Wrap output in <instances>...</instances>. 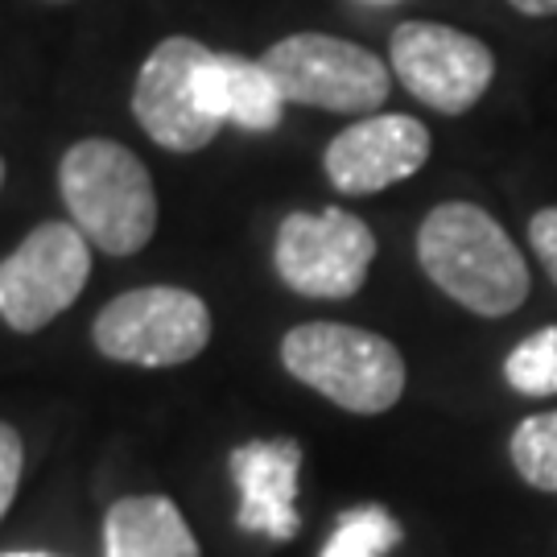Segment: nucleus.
I'll use <instances>...</instances> for the list:
<instances>
[{"label":"nucleus","mask_w":557,"mask_h":557,"mask_svg":"<svg viewBox=\"0 0 557 557\" xmlns=\"http://www.w3.org/2000/svg\"><path fill=\"white\" fill-rule=\"evenodd\" d=\"M133 116L170 153L207 149L227 120L220 54L182 34L158 41L133 87Z\"/></svg>","instance_id":"20e7f679"},{"label":"nucleus","mask_w":557,"mask_h":557,"mask_svg":"<svg viewBox=\"0 0 557 557\" xmlns=\"http://www.w3.org/2000/svg\"><path fill=\"white\" fill-rule=\"evenodd\" d=\"M4 557H50V554H4Z\"/></svg>","instance_id":"aec40b11"},{"label":"nucleus","mask_w":557,"mask_h":557,"mask_svg":"<svg viewBox=\"0 0 557 557\" xmlns=\"http://www.w3.org/2000/svg\"><path fill=\"white\" fill-rule=\"evenodd\" d=\"M281 363L331 405L376 418L405 397V356L393 338L347 322H301L281 338Z\"/></svg>","instance_id":"7ed1b4c3"},{"label":"nucleus","mask_w":557,"mask_h":557,"mask_svg":"<svg viewBox=\"0 0 557 557\" xmlns=\"http://www.w3.org/2000/svg\"><path fill=\"white\" fill-rule=\"evenodd\" d=\"M504 380L520 397H557V326H541L520 338L504 359Z\"/></svg>","instance_id":"dca6fc26"},{"label":"nucleus","mask_w":557,"mask_h":557,"mask_svg":"<svg viewBox=\"0 0 557 557\" xmlns=\"http://www.w3.org/2000/svg\"><path fill=\"white\" fill-rule=\"evenodd\" d=\"M376 4H384V0H376Z\"/></svg>","instance_id":"4be33fe9"},{"label":"nucleus","mask_w":557,"mask_h":557,"mask_svg":"<svg viewBox=\"0 0 557 557\" xmlns=\"http://www.w3.org/2000/svg\"><path fill=\"white\" fill-rule=\"evenodd\" d=\"M0 182H4V161H0Z\"/></svg>","instance_id":"412c9836"},{"label":"nucleus","mask_w":557,"mask_h":557,"mask_svg":"<svg viewBox=\"0 0 557 557\" xmlns=\"http://www.w3.org/2000/svg\"><path fill=\"white\" fill-rule=\"evenodd\" d=\"M59 190L71 223L108 257H133L158 232L153 178L120 140H75L59 165Z\"/></svg>","instance_id":"f03ea898"},{"label":"nucleus","mask_w":557,"mask_h":557,"mask_svg":"<svg viewBox=\"0 0 557 557\" xmlns=\"http://www.w3.org/2000/svg\"><path fill=\"white\" fill-rule=\"evenodd\" d=\"M223 87H227V120L244 133H273L285 112V96L273 83V75L252 59L220 54Z\"/></svg>","instance_id":"ddd939ff"},{"label":"nucleus","mask_w":557,"mask_h":557,"mask_svg":"<svg viewBox=\"0 0 557 557\" xmlns=\"http://www.w3.org/2000/svg\"><path fill=\"white\" fill-rule=\"evenodd\" d=\"M430 128L405 112H372L343 128L326 145V182L338 195H380L397 182H409L430 161Z\"/></svg>","instance_id":"9d476101"},{"label":"nucleus","mask_w":557,"mask_h":557,"mask_svg":"<svg viewBox=\"0 0 557 557\" xmlns=\"http://www.w3.org/2000/svg\"><path fill=\"white\" fill-rule=\"evenodd\" d=\"M103 557H199V541L170 496H124L103 520Z\"/></svg>","instance_id":"f8f14e48"},{"label":"nucleus","mask_w":557,"mask_h":557,"mask_svg":"<svg viewBox=\"0 0 557 557\" xmlns=\"http://www.w3.org/2000/svg\"><path fill=\"white\" fill-rule=\"evenodd\" d=\"M91 277V239L75 223H41L0 260V319L21 335L66 314Z\"/></svg>","instance_id":"1a4fd4ad"},{"label":"nucleus","mask_w":557,"mask_h":557,"mask_svg":"<svg viewBox=\"0 0 557 557\" xmlns=\"http://www.w3.org/2000/svg\"><path fill=\"white\" fill-rule=\"evenodd\" d=\"M400 545V524L380 504H359L338 517L319 557H388Z\"/></svg>","instance_id":"2eb2a0df"},{"label":"nucleus","mask_w":557,"mask_h":557,"mask_svg":"<svg viewBox=\"0 0 557 557\" xmlns=\"http://www.w3.org/2000/svg\"><path fill=\"white\" fill-rule=\"evenodd\" d=\"M232 479L239 487L236 524L244 533H264L273 541H294L298 520V471L301 446L294 438L244 442L227 455Z\"/></svg>","instance_id":"9b49d317"},{"label":"nucleus","mask_w":557,"mask_h":557,"mask_svg":"<svg viewBox=\"0 0 557 557\" xmlns=\"http://www.w3.org/2000/svg\"><path fill=\"white\" fill-rule=\"evenodd\" d=\"M21 467H25V446H21V434L13 425L0 421V520L9 512V504L17 496L21 483Z\"/></svg>","instance_id":"f3484780"},{"label":"nucleus","mask_w":557,"mask_h":557,"mask_svg":"<svg viewBox=\"0 0 557 557\" xmlns=\"http://www.w3.org/2000/svg\"><path fill=\"white\" fill-rule=\"evenodd\" d=\"M508 455H512L517 475L529 487L557 496V409L529 413L520 421L512 438H508Z\"/></svg>","instance_id":"4468645a"},{"label":"nucleus","mask_w":557,"mask_h":557,"mask_svg":"<svg viewBox=\"0 0 557 557\" xmlns=\"http://www.w3.org/2000/svg\"><path fill=\"white\" fill-rule=\"evenodd\" d=\"M418 264L446 298L479 319H508L533 285L520 244L479 202H438L421 220Z\"/></svg>","instance_id":"f257e3e1"},{"label":"nucleus","mask_w":557,"mask_h":557,"mask_svg":"<svg viewBox=\"0 0 557 557\" xmlns=\"http://www.w3.org/2000/svg\"><path fill=\"white\" fill-rule=\"evenodd\" d=\"M529 244L537 252L541 269L557 285V207H541L537 215L529 220Z\"/></svg>","instance_id":"a211bd4d"},{"label":"nucleus","mask_w":557,"mask_h":557,"mask_svg":"<svg viewBox=\"0 0 557 557\" xmlns=\"http://www.w3.org/2000/svg\"><path fill=\"white\" fill-rule=\"evenodd\" d=\"M260 66L273 75L285 103L322 112H368L388 100L393 75L368 46L331 34H289L264 50Z\"/></svg>","instance_id":"423d86ee"},{"label":"nucleus","mask_w":557,"mask_h":557,"mask_svg":"<svg viewBox=\"0 0 557 557\" xmlns=\"http://www.w3.org/2000/svg\"><path fill=\"white\" fill-rule=\"evenodd\" d=\"M372 260H376L372 227L343 207L294 211L277 227V248H273L277 277L301 298H356Z\"/></svg>","instance_id":"6e6552de"},{"label":"nucleus","mask_w":557,"mask_h":557,"mask_svg":"<svg viewBox=\"0 0 557 557\" xmlns=\"http://www.w3.org/2000/svg\"><path fill=\"white\" fill-rule=\"evenodd\" d=\"M388 62L400 87L442 116L471 112L496 79L492 46L442 21H400L388 38Z\"/></svg>","instance_id":"0eeeda50"},{"label":"nucleus","mask_w":557,"mask_h":557,"mask_svg":"<svg viewBox=\"0 0 557 557\" xmlns=\"http://www.w3.org/2000/svg\"><path fill=\"white\" fill-rule=\"evenodd\" d=\"M520 17H554L557 0H508Z\"/></svg>","instance_id":"6ab92c4d"},{"label":"nucleus","mask_w":557,"mask_h":557,"mask_svg":"<svg viewBox=\"0 0 557 557\" xmlns=\"http://www.w3.org/2000/svg\"><path fill=\"white\" fill-rule=\"evenodd\" d=\"M100 356L133 368H178L211 343V310L178 285H140L112 298L91 326Z\"/></svg>","instance_id":"39448f33"}]
</instances>
